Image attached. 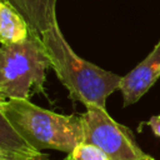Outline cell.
I'll return each mask as SVG.
<instances>
[{"instance_id":"cell-1","label":"cell","mask_w":160,"mask_h":160,"mask_svg":"<svg viewBox=\"0 0 160 160\" xmlns=\"http://www.w3.org/2000/svg\"><path fill=\"white\" fill-rule=\"evenodd\" d=\"M60 82L68 89L69 96L88 106L106 109V99L119 90L122 76L101 69L95 64L84 60L71 49L65 40L59 24H54L48 31L40 35Z\"/></svg>"},{"instance_id":"cell-2","label":"cell","mask_w":160,"mask_h":160,"mask_svg":"<svg viewBox=\"0 0 160 160\" xmlns=\"http://www.w3.org/2000/svg\"><path fill=\"white\" fill-rule=\"evenodd\" d=\"M15 129L38 150L52 149L70 154L82 142L80 115H62L28 99H6L0 104Z\"/></svg>"},{"instance_id":"cell-3","label":"cell","mask_w":160,"mask_h":160,"mask_svg":"<svg viewBox=\"0 0 160 160\" xmlns=\"http://www.w3.org/2000/svg\"><path fill=\"white\" fill-rule=\"evenodd\" d=\"M51 68L41 38L30 32L21 42L0 44V96L30 99L44 90L46 70Z\"/></svg>"},{"instance_id":"cell-4","label":"cell","mask_w":160,"mask_h":160,"mask_svg":"<svg viewBox=\"0 0 160 160\" xmlns=\"http://www.w3.org/2000/svg\"><path fill=\"white\" fill-rule=\"evenodd\" d=\"M82 125V142L101 149L110 160H139L146 154L136 144L131 131L115 121L99 106H88L80 114Z\"/></svg>"},{"instance_id":"cell-5","label":"cell","mask_w":160,"mask_h":160,"mask_svg":"<svg viewBox=\"0 0 160 160\" xmlns=\"http://www.w3.org/2000/svg\"><path fill=\"white\" fill-rule=\"evenodd\" d=\"M160 78V40L151 52L139 62L130 72L121 78L119 90L121 91L124 106L138 102Z\"/></svg>"},{"instance_id":"cell-6","label":"cell","mask_w":160,"mask_h":160,"mask_svg":"<svg viewBox=\"0 0 160 160\" xmlns=\"http://www.w3.org/2000/svg\"><path fill=\"white\" fill-rule=\"evenodd\" d=\"M26 20L30 31L39 36L48 31L56 20V0H5Z\"/></svg>"},{"instance_id":"cell-7","label":"cell","mask_w":160,"mask_h":160,"mask_svg":"<svg viewBox=\"0 0 160 160\" xmlns=\"http://www.w3.org/2000/svg\"><path fill=\"white\" fill-rule=\"evenodd\" d=\"M40 154L41 151L15 129L0 109V158L4 160H28Z\"/></svg>"},{"instance_id":"cell-8","label":"cell","mask_w":160,"mask_h":160,"mask_svg":"<svg viewBox=\"0 0 160 160\" xmlns=\"http://www.w3.org/2000/svg\"><path fill=\"white\" fill-rule=\"evenodd\" d=\"M30 28L22 15L8 1L0 2V44L11 45L26 40Z\"/></svg>"},{"instance_id":"cell-9","label":"cell","mask_w":160,"mask_h":160,"mask_svg":"<svg viewBox=\"0 0 160 160\" xmlns=\"http://www.w3.org/2000/svg\"><path fill=\"white\" fill-rule=\"evenodd\" d=\"M69 156L71 160H110L101 149L88 142H80L76 145Z\"/></svg>"},{"instance_id":"cell-10","label":"cell","mask_w":160,"mask_h":160,"mask_svg":"<svg viewBox=\"0 0 160 160\" xmlns=\"http://www.w3.org/2000/svg\"><path fill=\"white\" fill-rule=\"evenodd\" d=\"M145 125H148V126L151 129V131H152L158 138H160V114L151 116V118L145 122Z\"/></svg>"},{"instance_id":"cell-11","label":"cell","mask_w":160,"mask_h":160,"mask_svg":"<svg viewBox=\"0 0 160 160\" xmlns=\"http://www.w3.org/2000/svg\"><path fill=\"white\" fill-rule=\"evenodd\" d=\"M28 160H50L49 159V156H46L45 154H40V155H38V156H35V158H31V159H28Z\"/></svg>"},{"instance_id":"cell-12","label":"cell","mask_w":160,"mask_h":160,"mask_svg":"<svg viewBox=\"0 0 160 160\" xmlns=\"http://www.w3.org/2000/svg\"><path fill=\"white\" fill-rule=\"evenodd\" d=\"M139 160H154V159H152L151 156H149V155L146 154V155H145V156H144L142 159H139Z\"/></svg>"},{"instance_id":"cell-13","label":"cell","mask_w":160,"mask_h":160,"mask_svg":"<svg viewBox=\"0 0 160 160\" xmlns=\"http://www.w3.org/2000/svg\"><path fill=\"white\" fill-rule=\"evenodd\" d=\"M64 160H71V159H70V156H69V155H68V156H66V158H65V159H64Z\"/></svg>"},{"instance_id":"cell-14","label":"cell","mask_w":160,"mask_h":160,"mask_svg":"<svg viewBox=\"0 0 160 160\" xmlns=\"http://www.w3.org/2000/svg\"><path fill=\"white\" fill-rule=\"evenodd\" d=\"M4 100H5V99H2V98H1V96H0V104H1V102H2V101H4Z\"/></svg>"},{"instance_id":"cell-15","label":"cell","mask_w":160,"mask_h":160,"mask_svg":"<svg viewBox=\"0 0 160 160\" xmlns=\"http://www.w3.org/2000/svg\"><path fill=\"white\" fill-rule=\"evenodd\" d=\"M0 160H4V159H1V158H0Z\"/></svg>"},{"instance_id":"cell-16","label":"cell","mask_w":160,"mask_h":160,"mask_svg":"<svg viewBox=\"0 0 160 160\" xmlns=\"http://www.w3.org/2000/svg\"><path fill=\"white\" fill-rule=\"evenodd\" d=\"M1 1H4V0H0V2H1Z\"/></svg>"},{"instance_id":"cell-17","label":"cell","mask_w":160,"mask_h":160,"mask_svg":"<svg viewBox=\"0 0 160 160\" xmlns=\"http://www.w3.org/2000/svg\"><path fill=\"white\" fill-rule=\"evenodd\" d=\"M1 159H2V158H1Z\"/></svg>"}]
</instances>
